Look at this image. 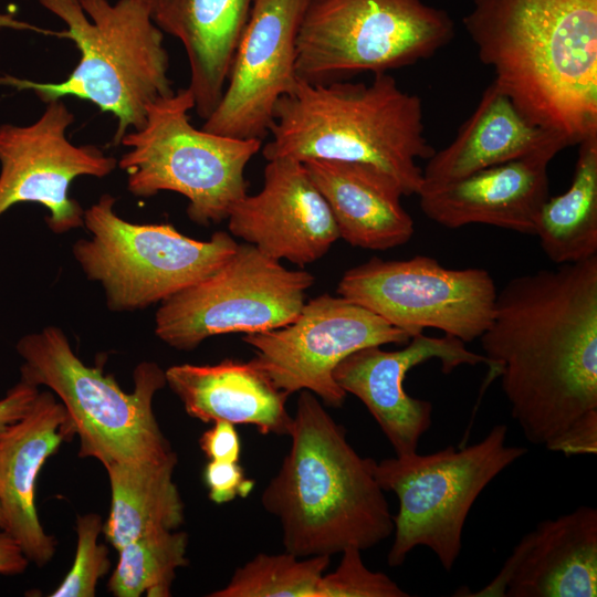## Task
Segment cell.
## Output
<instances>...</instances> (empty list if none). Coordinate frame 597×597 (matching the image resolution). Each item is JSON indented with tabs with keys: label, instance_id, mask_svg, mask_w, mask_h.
Wrapping results in <instances>:
<instances>
[{
	"label": "cell",
	"instance_id": "obj_16",
	"mask_svg": "<svg viewBox=\"0 0 597 597\" xmlns=\"http://www.w3.org/2000/svg\"><path fill=\"white\" fill-rule=\"evenodd\" d=\"M434 358L440 360L446 374L460 365L490 366L484 355L469 350L454 336L419 334L398 350H384L380 346L360 348L333 371L336 384L366 406L396 455L417 452L421 436L431 426L432 404L409 396L404 380L412 367Z\"/></svg>",
	"mask_w": 597,
	"mask_h": 597
},
{
	"label": "cell",
	"instance_id": "obj_5",
	"mask_svg": "<svg viewBox=\"0 0 597 597\" xmlns=\"http://www.w3.org/2000/svg\"><path fill=\"white\" fill-rule=\"evenodd\" d=\"M60 18L59 36L74 42L80 61L66 80L42 83L11 75L0 84L31 90L44 103L75 96L113 114V144L128 129H140L153 102L175 91L168 77L169 56L149 0H38Z\"/></svg>",
	"mask_w": 597,
	"mask_h": 597
},
{
	"label": "cell",
	"instance_id": "obj_2",
	"mask_svg": "<svg viewBox=\"0 0 597 597\" xmlns=\"http://www.w3.org/2000/svg\"><path fill=\"white\" fill-rule=\"evenodd\" d=\"M463 25L531 121L570 146L597 133V0H474Z\"/></svg>",
	"mask_w": 597,
	"mask_h": 597
},
{
	"label": "cell",
	"instance_id": "obj_12",
	"mask_svg": "<svg viewBox=\"0 0 597 597\" xmlns=\"http://www.w3.org/2000/svg\"><path fill=\"white\" fill-rule=\"evenodd\" d=\"M337 294L410 338L437 328L469 343L490 325L498 290L484 269H447L430 256L416 255L371 258L344 273Z\"/></svg>",
	"mask_w": 597,
	"mask_h": 597
},
{
	"label": "cell",
	"instance_id": "obj_17",
	"mask_svg": "<svg viewBox=\"0 0 597 597\" xmlns=\"http://www.w3.org/2000/svg\"><path fill=\"white\" fill-rule=\"evenodd\" d=\"M263 175L261 190L244 196L231 210L230 233L270 258L298 266L324 256L339 233L303 163L268 160Z\"/></svg>",
	"mask_w": 597,
	"mask_h": 597
},
{
	"label": "cell",
	"instance_id": "obj_32",
	"mask_svg": "<svg viewBox=\"0 0 597 597\" xmlns=\"http://www.w3.org/2000/svg\"><path fill=\"white\" fill-rule=\"evenodd\" d=\"M199 446L209 461L239 462L241 443L233 423L213 421V426L199 438Z\"/></svg>",
	"mask_w": 597,
	"mask_h": 597
},
{
	"label": "cell",
	"instance_id": "obj_1",
	"mask_svg": "<svg viewBox=\"0 0 597 597\" xmlns=\"http://www.w3.org/2000/svg\"><path fill=\"white\" fill-rule=\"evenodd\" d=\"M480 339L531 443L597 452V255L510 280Z\"/></svg>",
	"mask_w": 597,
	"mask_h": 597
},
{
	"label": "cell",
	"instance_id": "obj_30",
	"mask_svg": "<svg viewBox=\"0 0 597 597\" xmlns=\"http://www.w3.org/2000/svg\"><path fill=\"white\" fill-rule=\"evenodd\" d=\"M409 596L396 582L380 572L366 567L362 551L347 547L342 552L337 568L324 574L316 597H406Z\"/></svg>",
	"mask_w": 597,
	"mask_h": 597
},
{
	"label": "cell",
	"instance_id": "obj_26",
	"mask_svg": "<svg viewBox=\"0 0 597 597\" xmlns=\"http://www.w3.org/2000/svg\"><path fill=\"white\" fill-rule=\"evenodd\" d=\"M577 145L569 188L545 200L535 223L541 248L558 265L597 255V133Z\"/></svg>",
	"mask_w": 597,
	"mask_h": 597
},
{
	"label": "cell",
	"instance_id": "obj_29",
	"mask_svg": "<svg viewBox=\"0 0 597 597\" xmlns=\"http://www.w3.org/2000/svg\"><path fill=\"white\" fill-rule=\"evenodd\" d=\"M103 521L97 513L78 515L77 544L71 569L50 597H94L98 580L111 569L108 548L98 544Z\"/></svg>",
	"mask_w": 597,
	"mask_h": 597
},
{
	"label": "cell",
	"instance_id": "obj_18",
	"mask_svg": "<svg viewBox=\"0 0 597 597\" xmlns=\"http://www.w3.org/2000/svg\"><path fill=\"white\" fill-rule=\"evenodd\" d=\"M453 596H597V510L580 505L540 522L513 547L489 584Z\"/></svg>",
	"mask_w": 597,
	"mask_h": 597
},
{
	"label": "cell",
	"instance_id": "obj_36",
	"mask_svg": "<svg viewBox=\"0 0 597 597\" xmlns=\"http://www.w3.org/2000/svg\"><path fill=\"white\" fill-rule=\"evenodd\" d=\"M151 2V0H149Z\"/></svg>",
	"mask_w": 597,
	"mask_h": 597
},
{
	"label": "cell",
	"instance_id": "obj_34",
	"mask_svg": "<svg viewBox=\"0 0 597 597\" xmlns=\"http://www.w3.org/2000/svg\"><path fill=\"white\" fill-rule=\"evenodd\" d=\"M18 542L6 531H0V574L15 576L23 574L29 566Z\"/></svg>",
	"mask_w": 597,
	"mask_h": 597
},
{
	"label": "cell",
	"instance_id": "obj_24",
	"mask_svg": "<svg viewBox=\"0 0 597 597\" xmlns=\"http://www.w3.org/2000/svg\"><path fill=\"white\" fill-rule=\"evenodd\" d=\"M255 0H151V17L184 45L188 88L207 119L220 102L232 61Z\"/></svg>",
	"mask_w": 597,
	"mask_h": 597
},
{
	"label": "cell",
	"instance_id": "obj_7",
	"mask_svg": "<svg viewBox=\"0 0 597 597\" xmlns=\"http://www.w3.org/2000/svg\"><path fill=\"white\" fill-rule=\"evenodd\" d=\"M192 108L188 87L149 104L144 126L123 136L121 144L130 149L117 166L126 171L134 196L178 192L188 200V218L209 226L228 219L248 195L244 170L262 140L197 129L188 115Z\"/></svg>",
	"mask_w": 597,
	"mask_h": 597
},
{
	"label": "cell",
	"instance_id": "obj_10",
	"mask_svg": "<svg viewBox=\"0 0 597 597\" xmlns=\"http://www.w3.org/2000/svg\"><path fill=\"white\" fill-rule=\"evenodd\" d=\"M115 202L105 193L84 210L91 239L72 247L86 277L103 286L111 311L133 312L166 301L216 272L238 247L224 231L199 241L171 224L128 222L117 216Z\"/></svg>",
	"mask_w": 597,
	"mask_h": 597
},
{
	"label": "cell",
	"instance_id": "obj_20",
	"mask_svg": "<svg viewBox=\"0 0 597 597\" xmlns=\"http://www.w3.org/2000/svg\"><path fill=\"white\" fill-rule=\"evenodd\" d=\"M549 155H534L470 174L422 190L420 208L449 229L481 223L534 234L536 218L548 196Z\"/></svg>",
	"mask_w": 597,
	"mask_h": 597
},
{
	"label": "cell",
	"instance_id": "obj_27",
	"mask_svg": "<svg viewBox=\"0 0 597 597\" xmlns=\"http://www.w3.org/2000/svg\"><path fill=\"white\" fill-rule=\"evenodd\" d=\"M188 535L163 531L144 535L118 549L107 584L115 597H168L176 570L188 564Z\"/></svg>",
	"mask_w": 597,
	"mask_h": 597
},
{
	"label": "cell",
	"instance_id": "obj_8",
	"mask_svg": "<svg viewBox=\"0 0 597 597\" xmlns=\"http://www.w3.org/2000/svg\"><path fill=\"white\" fill-rule=\"evenodd\" d=\"M507 426L499 423L479 442L449 446L430 454L396 455L375 463L384 491L394 492L399 510L394 516L390 567L400 566L417 546L430 548L451 570L462 548L469 512L481 492L527 449L507 446Z\"/></svg>",
	"mask_w": 597,
	"mask_h": 597
},
{
	"label": "cell",
	"instance_id": "obj_9",
	"mask_svg": "<svg viewBox=\"0 0 597 597\" xmlns=\"http://www.w3.org/2000/svg\"><path fill=\"white\" fill-rule=\"evenodd\" d=\"M447 11L422 0H311L296 39L297 78L321 84L387 73L452 41Z\"/></svg>",
	"mask_w": 597,
	"mask_h": 597
},
{
	"label": "cell",
	"instance_id": "obj_11",
	"mask_svg": "<svg viewBox=\"0 0 597 597\" xmlns=\"http://www.w3.org/2000/svg\"><path fill=\"white\" fill-rule=\"evenodd\" d=\"M314 276L289 270L250 243L216 272L160 303L155 334L179 350L230 333H258L293 322Z\"/></svg>",
	"mask_w": 597,
	"mask_h": 597
},
{
	"label": "cell",
	"instance_id": "obj_15",
	"mask_svg": "<svg viewBox=\"0 0 597 597\" xmlns=\"http://www.w3.org/2000/svg\"><path fill=\"white\" fill-rule=\"evenodd\" d=\"M311 0H255L220 102L202 129L262 140L297 76L296 39Z\"/></svg>",
	"mask_w": 597,
	"mask_h": 597
},
{
	"label": "cell",
	"instance_id": "obj_4",
	"mask_svg": "<svg viewBox=\"0 0 597 597\" xmlns=\"http://www.w3.org/2000/svg\"><path fill=\"white\" fill-rule=\"evenodd\" d=\"M266 160L327 159L373 166L394 178L404 196L419 195L422 169L434 149L425 136L421 100L388 73L369 83L300 78L274 108Z\"/></svg>",
	"mask_w": 597,
	"mask_h": 597
},
{
	"label": "cell",
	"instance_id": "obj_22",
	"mask_svg": "<svg viewBox=\"0 0 597 597\" xmlns=\"http://www.w3.org/2000/svg\"><path fill=\"white\" fill-rule=\"evenodd\" d=\"M165 375L191 418L206 423L224 420L251 425L262 434L290 433L293 416L285 406L290 395L279 389L253 358L174 365Z\"/></svg>",
	"mask_w": 597,
	"mask_h": 597
},
{
	"label": "cell",
	"instance_id": "obj_3",
	"mask_svg": "<svg viewBox=\"0 0 597 597\" xmlns=\"http://www.w3.org/2000/svg\"><path fill=\"white\" fill-rule=\"evenodd\" d=\"M291 448L262 492V506L282 528L285 552L297 557L332 556L347 547L369 549L394 533L384 490L374 468L318 397L301 390Z\"/></svg>",
	"mask_w": 597,
	"mask_h": 597
},
{
	"label": "cell",
	"instance_id": "obj_23",
	"mask_svg": "<svg viewBox=\"0 0 597 597\" xmlns=\"http://www.w3.org/2000/svg\"><path fill=\"white\" fill-rule=\"evenodd\" d=\"M327 202L339 238L353 247L387 250L407 243L415 224L401 205L397 181L365 164L327 159L303 161Z\"/></svg>",
	"mask_w": 597,
	"mask_h": 597
},
{
	"label": "cell",
	"instance_id": "obj_35",
	"mask_svg": "<svg viewBox=\"0 0 597 597\" xmlns=\"http://www.w3.org/2000/svg\"><path fill=\"white\" fill-rule=\"evenodd\" d=\"M3 526H4V520H3V514L0 506V530H3Z\"/></svg>",
	"mask_w": 597,
	"mask_h": 597
},
{
	"label": "cell",
	"instance_id": "obj_6",
	"mask_svg": "<svg viewBox=\"0 0 597 597\" xmlns=\"http://www.w3.org/2000/svg\"><path fill=\"white\" fill-rule=\"evenodd\" d=\"M15 348L23 359L20 379L48 387L65 407L80 438L78 457L94 458L106 468L159 461L174 452L153 410L155 394L167 385L158 364H138L134 390L126 392L103 368L86 366L60 327L27 334Z\"/></svg>",
	"mask_w": 597,
	"mask_h": 597
},
{
	"label": "cell",
	"instance_id": "obj_13",
	"mask_svg": "<svg viewBox=\"0 0 597 597\" xmlns=\"http://www.w3.org/2000/svg\"><path fill=\"white\" fill-rule=\"evenodd\" d=\"M242 339L279 389L287 395L308 390L325 405L341 408L347 394L334 380L335 367L360 348L407 344L410 337L360 305L322 294L305 303L290 324L248 333Z\"/></svg>",
	"mask_w": 597,
	"mask_h": 597
},
{
	"label": "cell",
	"instance_id": "obj_21",
	"mask_svg": "<svg viewBox=\"0 0 597 597\" xmlns=\"http://www.w3.org/2000/svg\"><path fill=\"white\" fill-rule=\"evenodd\" d=\"M568 146L564 137L531 121L492 82L455 138L428 159L422 169L421 191L520 158H554Z\"/></svg>",
	"mask_w": 597,
	"mask_h": 597
},
{
	"label": "cell",
	"instance_id": "obj_14",
	"mask_svg": "<svg viewBox=\"0 0 597 597\" xmlns=\"http://www.w3.org/2000/svg\"><path fill=\"white\" fill-rule=\"evenodd\" d=\"M45 104L30 125H0V217L17 203H40L49 211V229L62 234L84 226V209L69 195L71 182L106 177L117 160L95 145L72 144L66 132L74 114L62 100Z\"/></svg>",
	"mask_w": 597,
	"mask_h": 597
},
{
	"label": "cell",
	"instance_id": "obj_31",
	"mask_svg": "<svg viewBox=\"0 0 597 597\" xmlns=\"http://www.w3.org/2000/svg\"><path fill=\"white\" fill-rule=\"evenodd\" d=\"M209 499L216 504L247 498L255 482L249 479L239 462L209 461L203 471Z\"/></svg>",
	"mask_w": 597,
	"mask_h": 597
},
{
	"label": "cell",
	"instance_id": "obj_28",
	"mask_svg": "<svg viewBox=\"0 0 597 597\" xmlns=\"http://www.w3.org/2000/svg\"><path fill=\"white\" fill-rule=\"evenodd\" d=\"M331 556L297 557L283 554L255 555L238 567L229 583L210 597H316Z\"/></svg>",
	"mask_w": 597,
	"mask_h": 597
},
{
	"label": "cell",
	"instance_id": "obj_19",
	"mask_svg": "<svg viewBox=\"0 0 597 597\" xmlns=\"http://www.w3.org/2000/svg\"><path fill=\"white\" fill-rule=\"evenodd\" d=\"M75 436L63 404L50 390L39 391L30 410L0 437V506L3 531L29 562L43 567L56 549L35 509V482L44 462Z\"/></svg>",
	"mask_w": 597,
	"mask_h": 597
},
{
	"label": "cell",
	"instance_id": "obj_25",
	"mask_svg": "<svg viewBox=\"0 0 597 597\" xmlns=\"http://www.w3.org/2000/svg\"><path fill=\"white\" fill-rule=\"evenodd\" d=\"M177 461L174 451L159 461L115 462L105 468L111 507L103 532L114 548L184 523L185 505L172 479Z\"/></svg>",
	"mask_w": 597,
	"mask_h": 597
},
{
	"label": "cell",
	"instance_id": "obj_33",
	"mask_svg": "<svg viewBox=\"0 0 597 597\" xmlns=\"http://www.w3.org/2000/svg\"><path fill=\"white\" fill-rule=\"evenodd\" d=\"M38 394V387L20 379L0 399V437L30 410Z\"/></svg>",
	"mask_w": 597,
	"mask_h": 597
}]
</instances>
